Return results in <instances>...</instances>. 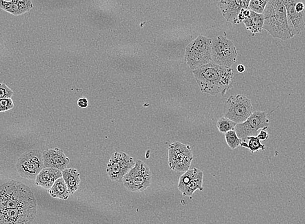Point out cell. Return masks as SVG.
<instances>
[{
	"label": "cell",
	"instance_id": "10",
	"mask_svg": "<svg viewBox=\"0 0 305 224\" xmlns=\"http://www.w3.org/2000/svg\"><path fill=\"white\" fill-rule=\"evenodd\" d=\"M270 125L268 114L265 111L253 112L250 118L242 123L237 124L235 131L238 137L245 142L250 136H257L261 130H266Z\"/></svg>",
	"mask_w": 305,
	"mask_h": 224
},
{
	"label": "cell",
	"instance_id": "22",
	"mask_svg": "<svg viewBox=\"0 0 305 224\" xmlns=\"http://www.w3.org/2000/svg\"><path fill=\"white\" fill-rule=\"evenodd\" d=\"M246 140L249 141L248 143L245 142H242L241 146L250 150L251 154L259 151H264L266 149L265 145L262 144L261 141L258 139L257 136L248 137Z\"/></svg>",
	"mask_w": 305,
	"mask_h": 224
},
{
	"label": "cell",
	"instance_id": "4",
	"mask_svg": "<svg viewBox=\"0 0 305 224\" xmlns=\"http://www.w3.org/2000/svg\"><path fill=\"white\" fill-rule=\"evenodd\" d=\"M212 39L199 35L186 48L185 60L192 70L212 62Z\"/></svg>",
	"mask_w": 305,
	"mask_h": 224
},
{
	"label": "cell",
	"instance_id": "23",
	"mask_svg": "<svg viewBox=\"0 0 305 224\" xmlns=\"http://www.w3.org/2000/svg\"><path fill=\"white\" fill-rule=\"evenodd\" d=\"M237 123L230 120L224 116L219 119L217 122V128L221 134H226V132L235 131Z\"/></svg>",
	"mask_w": 305,
	"mask_h": 224
},
{
	"label": "cell",
	"instance_id": "1",
	"mask_svg": "<svg viewBox=\"0 0 305 224\" xmlns=\"http://www.w3.org/2000/svg\"><path fill=\"white\" fill-rule=\"evenodd\" d=\"M201 92L216 95H225L232 89L234 73L232 68L219 66L213 62L193 70Z\"/></svg>",
	"mask_w": 305,
	"mask_h": 224
},
{
	"label": "cell",
	"instance_id": "31",
	"mask_svg": "<svg viewBox=\"0 0 305 224\" xmlns=\"http://www.w3.org/2000/svg\"><path fill=\"white\" fill-rule=\"evenodd\" d=\"M78 104L82 108H86L89 106V100L86 98H81L78 100Z\"/></svg>",
	"mask_w": 305,
	"mask_h": 224
},
{
	"label": "cell",
	"instance_id": "11",
	"mask_svg": "<svg viewBox=\"0 0 305 224\" xmlns=\"http://www.w3.org/2000/svg\"><path fill=\"white\" fill-rule=\"evenodd\" d=\"M135 165L132 157L125 152H114L107 166V172L111 180L122 181L123 177Z\"/></svg>",
	"mask_w": 305,
	"mask_h": 224
},
{
	"label": "cell",
	"instance_id": "26",
	"mask_svg": "<svg viewBox=\"0 0 305 224\" xmlns=\"http://www.w3.org/2000/svg\"><path fill=\"white\" fill-rule=\"evenodd\" d=\"M194 174V169H189L188 171H186L179 178L178 189L182 193L186 189V187H187L188 183H190V180H191Z\"/></svg>",
	"mask_w": 305,
	"mask_h": 224
},
{
	"label": "cell",
	"instance_id": "28",
	"mask_svg": "<svg viewBox=\"0 0 305 224\" xmlns=\"http://www.w3.org/2000/svg\"><path fill=\"white\" fill-rule=\"evenodd\" d=\"M13 95L12 89L9 88L6 84L0 83V99L5 98H11Z\"/></svg>",
	"mask_w": 305,
	"mask_h": 224
},
{
	"label": "cell",
	"instance_id": "30",
	"mask_svg": "<svg viewBox=\"0 0 305 224\" xmlns=\"http://www.w3.org/2000/svg\"><path fill=\"white\" fill-rule=\"evenodd\" d=\"M265 131L266 130H261V131L259 132V134L257 136L258 139H259L260 141L266 140L270 138V135H269L268 132H266Z\"/></svg>",
	"mask_w": 305,
	"mask_h": 224
},
{
	"label": "cell",
	"instance_id": "12",
	"mask_svg": "<svg viewBox=\"0 0 305 224\" xmlns=\"http://www.w3.org/2000/svg\"><path fill=\"white\" fill-rule=\"evenodd\" d=\"M37 212V205L0 210V224H31Z\"/></svg>",
	"mask_w": 305,
	"mask_h": 224
},
{
	"label": "cell",
	"instance_id": "24",
	"mask_svg": "<svg viewBox=\"0 0 305 224\" xmlns=\"http://www.w3.org/2000/svg\"><path fill=\"white\" fill-rule=\"evenodd\" d=\"M225 138L226 144L231 149L234 150L241 146L242 141L238 137L235 131L226 132L225 134Z\"/></svg>",
	"mask_w": 305,
	"mask_h": 224
},
{
	"label": "cell",
	"instance_id": "21",
	"mask_svg": "<svg viewBox=\"0 0 305 224\" xmlns=\"http://www.w3.org/2000/svg\"><path fill=\"white\" fill-rule=\"evenodd\" d=\"M48 193L53 198L63 200H68L69 195H71L62 177L56 180L54 184L48 190Z\"/></svg>",
	"mask_w": 305,
	"mask_h": 224
},
{
	"label": "cell",
	"instance_id": "7",
	"mask_svg": "<svg viewBox=\"0 0 305 224\" xmlns=\"http://www.w3.org/2000/svg\"><path fill=\"white\" fill-rule=\"evenodd\" d=\"M253 113L252 103L244 95L231 96L224 104V116L237 124L246 122Z\"/></svg>",
	"mask_w": 305,
	"mask_h": 224
},
{
	"label": "cell",
	"instance_id": "32",
	"mask_svg": "<svg viewBox=\"0 0 305 224\" xmlns=\"http://www.w3.org/2000/svg\"><path fill=\"white\" fill-rule=\"evenodd\" d=\"M237 69L238 72L240 73H244V71H246L245 66H244V65L242 64H239V66H237Z\"/></svg>",
	"mask_w": 305,
	"mask_h": 224
},
{
	"label": "cell",
	"instance_id": "18",
	"mask_svg": "<svg viewBox=\"0 0 305 224\" xmlns=\"http://www.w3.org/2000/svg\"><path fill=\"white\" fill-rule=\"evenodd\" d=\"M243 23L245 25L247 30L250 31L253 35L261 33L263 30L264 16L251 11L250 17L244 20Z\"/></svg>",
	"mask_w": 305,
	"mask_h": 224
},
{
	"label": "cell",
	"instance_id": "25",
	"mask_svg": "<svg viewBox=\"0 0 305 224\" xmlns=\"http://www.w3.org/2000/svg\"><path fill=\"white\" fill-rule=\"evenodd\" d=\"M268 1L269 0H251L249 9L258 14H263Z\"/></svg>",
	"mask_w": 305,
	"mask_h": 224
},
{
	"label": "cell",
	"instance_id": "3",
	"mask_svg": "<svg viewBox=\"0 0 305 224\" xmlns=\"http://www.w3.org/2000/svg\"><path fill=\"white\" fill-rule=\"evenodd\" d=\"M37 205L30 188L19 181L12 180L0 187V210Z\"/></svg>",
	"mask_w": 305,
	"mask_h": 224
},
{
	"label": "cell",
	"instance_id": "29",
	"mask_svg": "<svg viewBox=\"0 0 305 224\" xmlns=\"http://www.w3.org/2000/svg\"><path fill=\"white\" fill-rule=\"evenodd\" d=\"M251 14V11L250 9H243L240 12L239 16H238V21L239 23L241 24L243 22L244 20L248 19L250 17Z\"/></svg>",
	"mask_w": 305,
	"mask_h": 224
},
{
	"label": "cell",
	"instance_id": "9",
	"mask_svg": "<svg viewBox=\"0 0 305 224\" xmlns=\"http://www.w3.org/2000/svg\"><path fill=\"white\" fill-rule=\"evenodd\" d=\"M193 157L191 147L181 142L172 143L168 148V164L173 171L185 172L190 169Z\"/></svg>",
	"mask_w": 305,
	"mask_h": 224
},
{
	"label": "cell",
	"instance_id": "13",
	"mask_svg": "<svg viewBox=\"0 0 305 224\" xmlns=\"http://www.w3.org/2000/svg\"><path fill=\"white\" fill-rule=\"evenodd\" d=\"M299 0H285L287 20L291 38L300 34L305 26V11L303 13L296 12L295 4Z\"/></svg>",
	"mask_w": 305,
	"mask_h": 224
},
{
	"label": "cell",
	"instance_id": "5",
	"mask_svg": "<svg viewBox=\"0 0 305 224\" xmlns=\"http://www.w3.org/2000/svg\"><path fill=\"white\" fill-rule=\"evenodd\" d=\"M236 47L232 40L217 36L212 40V62L219 66L232 68L237 59Z\"/></svg>",
	"mask_w": 305,
	"mask_h": 224
},
{
	"label": "cell",
	"instance_id": "20",
	"mask_svg": "<svg viewBox=\"0 0 305 224\" xmlns=\"http://www.w3.org/2000/svg\"><path fill=\"white\" fill-rule=\"evenodd\" d=\"M194 174L183 192L184 196H192L197 190H203V172L197 168H194Z\"/></svg>",
	"mask_w": 305,
	"mask_h": 224
},
{
	"label": "cell",
	"instance_id": "2",
	"mask_svg": "<svg viewBox=\"0 0 305 224\" xmlns=\"http://www.w3.org/2000/svg\"><path fill=\"white\" fill-rule=\"evenodd\" d=\"M284 1L285 0H269L263 13V30L275 39L287 40L291 38Z\"/></svg>",
	"mask_w": 305,
	"mask_h": 224
},
{
	"label": "cell",
	"instance_id": "33",
	"mask_svg": "<svg viewBox=\"0 0 305 224\" xmlns=\"http://www.w3.org/2000/svg\"><path fill=\"white\" fill-rule=\"evenodd\" d=\"M4 1H6V2H11V1H12V0H4Z\"/></svg>",
	"mask_w": 305,
	"mask_h": 224
},
{
	"label": "cell",
	"instance_id": "17",
	"mask_svg": "<svg viewBox=\"0 0 305 224\" xmlns=\"http://www.w3.org/2000/svg\"><path fill=\"white\" fill-rule=\"evenodd\" d=\"M62 171L53 168L44 167L35 179V184L49 190L56 180L62 178Z\"/></svg>",
	"mask_w": 305,
	"mask_h": 224
},
{
	"label": "cell",
	"instance_id": "8",
	"mask_svg": "<svg viewBox=\"0 0 305 224\" xmlns=\"http://www.w3.org/2000/svg\"><path fill=\"white\" fill-rule=\"evenodd\" d=\"M16 168L22 178L35 180L38 174L44 168L42 152L36 149L25 152L18 159Z\"/></svg>",
	"mask_w": 305,
	"mask_h": 224
},
{
	"label": "cell",
	"instance_id": "14",
	"mask_svg": "<svg viewBox=\"0 0 305 224\" xmlns=\"http://www.w3.org/2000/svg\"><path fill=\"white\" fill-rule=\"evenodd\" d=\"M251 0H220L219 10L226 21L233 25L239 24L238 16L243 9H249Z\"/></svg>",
	"mask_w": 305,
	"mask_h": 224
},
{
	"label": "cell",
	"instance_id": "16",
	"mask_svg": "<svg viewBox=\"0 0 305 224\" xmlns=\"http://www.w3.org/2000/svg\"><path fill=\"white\" fill-rule=\"evenodd\" d=\"M0 8L11 15L20 16L32 10L33 5L32 0H12L11 2L0 0Z\"/></svg>",
	"mask_w": 305,
	"mask_h": 224
},
{
	"label": "cell",
	"instance_id": "6",
	"mask_svg": "<svg viewBox=\"0 0 305 224\" xmlns=\"http://www.w3.org/2000/svg\"><path fill=\"white\" fill-rule=\"evenodd\" d=\"M152 173L143 161H135V165L123 177L124 187L131 192H142L151 185Z\"/></svg>",
	"mask_w": 305,
	"mask_h": 224
},
{
	"label": "cell",
	"instance_id": "19",
	"mask_svg": "<svg viewBox=\"0 0 305 224\" xmlns=\"http://www.w3.org/2000/svg\"><path fill=\"white\" fill-rule=\"evenodd\" d=\"M62 178L68 188L71 195L79 189L81 183L80 174L75 169H66L62 171Z\"/></svg>",
	"mask_w": 305,
	"mask_h": 224
},
{
	"label": "cell",
	"instance_id": "27",
	"mask_svg": "<svg viewBox=\"0 0 305 224\" xmlns=\"http://www.w3.org/2000/svg\"><path fill=\"white\" fill-rule=\"evenodd\" d=\"M14 107V102L11 98H5L0 99V112L10 110Z\"/></svg>",
	"mask_w": 305,
	"mask_h": 224
},
{
	"label": "cell",
	"instance_id": "15",
	"mask_svg": "<svg viewBox=\"0 0 305 224\" xmlns=\"http://www.w3.org/2000/svg\"><path fill=\"white\" fill-rule=\"evenodd\" d=\"M42 156L44 167L53 168L61 171L67 169L70 161L64 151L59 148L46 150L42 152Z\"/></svg>",
	"mask_w": 305,
	"mask_h": 224
}]
</instances>
